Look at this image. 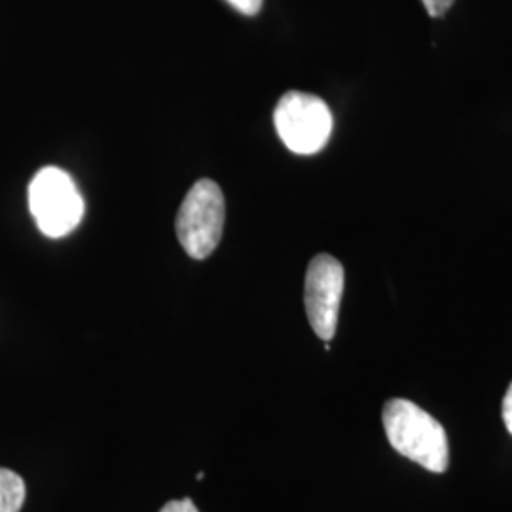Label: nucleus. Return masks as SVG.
<instances>
[{
    "mask_svg": "<svg viewBox=\"0 0 512 512\" xmlns=\"http://www.w3.org/2000/svg\"><path fill=\"white\" fill-rule=\"evenodd\" d=\"M384 429L389 444L404 458L431 473H444L450 463L448 435L418 404L391 399L384 406Z\"/></svg>",
    "mask_w": 512,
    "mask_h": 512,
    "instance_id": "1",
    "label": "nucleus"
},
{
    "mask_svg": "<svg viewBox=\"0 0 512 512\" xmlns=\"http://www.w3.org/2000/svg\"><path fill=\"white\" fill-rule=\"evenodd\" d=\"M29 209L44 236L63 238L84 217V200L67 171L44 167L29 184Z\"/></svg>",
    "mask_w": 512,
    "mask_h": 512,
    "instance_id": "2",
    "label": "nucleus"
},
{
    "mask_svg": "<svg viewBox=\"0 0 512 512\" xmlns=\"http://www.w3.org/2000/svg\"><path fill=\"white\" fill-rule=\"evenodd\" d=\"M226 205L219 184L202 179L194 184L177 215V236L186 255L203 260L213 255L222 239Z\"/></svg>",
    "mask_w": 512,
    "mask_h": 512,
    "instance_id": "3",
    "label": "nucleus"
},
{
    "mask_svg": "<svg viewBox=\"0 0 512 512\" xmlns=\"http://www.w3.org/2000/svg\"><path fill=\"white\" fill-rule=\"evenodd\" d=\"M275 131L294 154L311 156L323 150L332 133L329 105L311 93L287 92L274 112Z\"/></svg>",
    "mask_w": 512,
    "mask_h": 512,
    "instance_id": "4",
    "label": "nucleus"
},
{
    "mask_svg": "<svg viewBox=\"0 0 512 512\" xmlns=\"http://www.w3.org/2000/svg\"><path fill=\"white\" fill-rule=\"evenodd\" d=\"M344 266L330 255H317L308 266L304 304L313 332L330 342L336 334L344 294Z\"/></svg>",
    "mask_w": 512,
    "mask_h": 512,
    "instance_id": "5",
    "label": "nucleus"
},
{
    "mask_svg": "<svg viewBox=\"0 0 512 512\" xmlns=\"http://www.w3.org/2000/svg\"><path fill=\"white\" fill-rule=\"evenodd\" d=\"M25 482L23 478L0 467V512H19L25 503Z\"/></svg>",
    "mask_w": 512,
    "mask_h": 512,
    "instance_id": "6",
    "label": "nucleus"
},
{
    "mask_svg": "<svg viewBox=\"0 0 512 512\" xmlns=\"http://www.w3.org/2000/svg\"><path fill=\"white\" fill-rule=\"evenodd\" d=\"M421 2H423L425 10H427V14L431 18H440V16H444L452 8V4L456 0H421Z\"/></svg>",
    "mask_w": 512,
    "mask_h": 512,
    "instance_id": "7",
    "label": "nucleus"
},
{
    "mask_svg": "<svg viewBox=\"0 0 512 512\" xmlns=\"http://www.w3.org/2000/svg\"><path fill=\"white\" fill-rule=\"evenodd\" d=\"M243 16H255L262 8V0H228Z\"/></svg>",
    "mask_w": 512,
    "mask_h": 512,
    "instance_id": "8",
    "label": "nucleus"
},
{
    "mask_svg": "<svg viewBox=\"0 0 512 512\" xmlns=\"http://www.w3.org/2000/svg\"><path fill=\"white\" fill-rule=\"evenodd\" d=\"M160 512H200L198 511V507L194 505V501L192 499H188V497H184V499H179V501H169L167 505H165L164 509Z\"/></svg>",
    "mask_w": 512,
    "mask_h": 512,
    "instance_id": "9",
    "label": "nucleus"
},
{
    "mask_svg": "<svg viewBox=\"0 0 512 512\" xmlns=\"http://www.w3.org/2000/svg\"><path fill=\"white\" fill-rule=\"evenodd\" d=\"M501 412H503L505 427H507V431L512 435V384L509 385L507 395H505V399H503V408H501Z\"/></svg>",
    "mask_w": 512,
    "mask_h": 512,
    "instance_id": "10",
    "label": "nucleus"
}]
</instances>
